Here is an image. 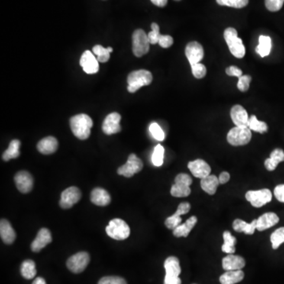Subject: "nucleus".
<instances>
[{
    "instance_id": "obj_22",
    "label": "nucleus",
    "mask_w": 284,
    "mask_h": 284,
    "mask_svg": "<svg viewBox=\"0 0 284 284\" xmlns=\"http://www.w3.org/2000/svg\"><path fill=\"white\" fill-rule=\"evenodd\" d=\"M58 140L54 137H47L40 140L37 149L42 154L50 155L56 153L58 149Z\"/></svg>"
},
{
    "instance_id": "obj_4",
    "label": "nucleus",
    "mask_w": 284,
    "mask_h": 284,
    "mask_svg": "<svg viewBox=\"0 0 284 284\" xmlns=\"http://www.w3.org/2000/svg\"><path fill=\"white\" fill-rule=\"evenodd\" d=\"M106 232L111 239L124 240L130 236V228L124 220L114 219L109 222V225L106 227Z\"/></svg>"
},
{
    "instance_id": "obj_1",
    "label": "nucleus",
    "mask_w": 284,
    "mask_h": 284,
    "mask_svg": "<svg viewBox=\"0 0 284 284\" xmlns=\"http://www.w3.org/2000/svg\"><path fill=\"white\" fill-rule=\"evenodd\" d=\"M69 125L75 137L81 140H86L90 136L93 122L87 114H79L70 119Z\"/></svg>"
},
{
    "instance_id": "obj_43",
    "label": "nucleus",
    "mask_w": 284,
    "mask_h": 284,
    "mask_svg": "<svg viewBox=\"0 0 284 284\" xmlns=\"http://www.w3.org/2000/svg\"><path fill=\"white\" fill-rule=\"evenodd\" d=\"M284 0H265V6L272 12L279 11L283 6Z\"/></svg>"
},
{
    "instance_id": "obj_48",
    "label": "nucleus",
    "mask_w": 284,
    "mask_h": 284,
    "mask_svg": "<svg viewBox=\"0 0 284 284\" xmlns=\"http://www.w3.org/2000/svg\"><path fill=\"white\" fill-rule=\"evenodd\" d=\"M191 208V205L190 203H181L180 205H179V207H178V208H177V211H175V215L178 216V217H181V216L184 215V214H186V213L189 212Z\"/></svg>"
},
{
    "instance_id": "obj_8",
    "label": "nucleus",
    "mask_w": 284,
    "mask_h": 284,
    "mask_svg": "<svg viewBox=\"0 0 284 284\" xmlns=\"http://www.w3.org/2000/svg\"><path fill=\"white\" fill-rule=\"evenodd\" d=\"M246 198L255 208H261L272 199V195L269 189H262L259 191H248L246 194Z\"/></svg>"
},
{
    "instance_id": "obj_37",
    "label": "nucleus",
    "mask_w": 284,
    "mask_h": 284,
    "mask_svg": "<svg viewBox=\"0 0 284 284\" xmlns=\"http://www.w3.org/2000/svg\"><path fill=\"white\" fill-rule=\"evenodd\" d=\"M163 155H164V148L161 145H157L155 147L152 156V161L155 166H162L163 163Z\"/></svg>"
},
{
    "instance_id": "obj_25",
    "label": "nucleus",
    "mask_w": 284,
    "mask_h": 284,
    "mask_svg": "<svg viewBox=\"0 0 284 284\" xmlns=\"http://www.w3.org/2000/svg\"><path fill=\"white\" fill-rule=\"evenodd\" d=\"M284 161V152L282 149H276L272 151L270 157L265 161V166L269 172H272L277 168L280 162Z\"/></svg>"
},
{
    "instance_id": "obj_7",
    "label": "nucleus",
    "mask_w": 284,
    "mask_h": 284,
    "mask_svg": "<svg viewBox=\"0 0 284 284\" xmlns=\"http://www.w3.org/2000/svg\"><path fill=\"white\" fill-rule=\"evenodd\" d=\"M132 40H133V52L134 56L141 57L147 54L150 49L149 47L150 42L148 35L144 30H135L132 36Z\"/></svg>"
},
{
    "instance_id": "obj_51",
    "label": "nucleus",
    "mask_w": 284,
    "mask_h": 284,
    "mask_svg": "<svg viewBox=\"0 0 284 284\" xmlns=\"http://www.w3.org/2000/svg\"><path fill=\"white\" fill-rule=\"evenodd\" d=\"M230 174L227 172H222L219 176V181L220 184H225L230 180Z\"/></svg>"
},
{
    "instance_id": "obj_11",
    "label": "nucleus",
    "mask_w": 284,
    "mask_h": 284,
    "mask_svg": "<svg viewBox=\"0 0 284 284\" xmlns=\"http://www.w3.org/2000/svg\"><path fill=\"white\" fill-rule=\"evenodd\" d=\"M81 198H82V193L80 190L75 186H71L62 193L59 205L64 209H68L77 204Z\"/></svg>"
},
{
    "instance_id": "obj_6",
    "label": "nucleus",
    "mask_w": 284,
    "mask_h": 284,
    "mask_svg": "<svg viewBox=\"0 0 284 284\" xmlns=\"http://www.w3.org/2000/svg\"><path fill=\"white\" fill-rule=\"evenodd\" d=\"M251 130L249 127H235L228 132L227 140L233 146H246L251 140Z\"/></svg>"
},
{
    "instance_id": "obj_35",
    "label": "nucleus",
    "mask_w": 284,
    "mask_h": 284,
    "mask_svg": "<svg viewBox=\"0 0 284 284\" xmlns=\"http://www.w3.org/2000/svg\"><path fill=\"white\" fill-rule=\"evenodd\" d=\"M271 243L274 250H277L281 244L284 243V227H279L271 235Z\"/></svg>"
},
{
    "instance_id": "obj_42",
    "label": "nucleus",
    "mask_w": 284,
    "mask_h": 284,
    "mask_svg": "<svg viewBox=\"0 0 284 284\" xmlns=\"http://www.w3.org/2000/svg\"><path fill=\"white\" fill-rule=\"evenodd\" d=\"M252 78L250 75H243L239 78L237 86L239 90L241 92H246L250 88V82H251Z\"/></svg>"
},
{
    "instance_id": "obj_44",
    "label": "nucleus",
    "mask_w": 284,
    "mask_h": 284,
    "mask_svg": "<svg viewBox=\"0 0 284 284\" xmlns=\"http://www.w3.org/2000/svg\"><path fill=\"white\" fill-rule=\"evenodd\" d=\"M181 223H182L181 217H178V216H175V214H173L172 217L167 218L166 221H165V225H166L168 229L175 230L176 227L181 225Z\"/></svg>"
},
{
    "instance_id": "obj_53",
    "label": "nucleus",
    "mask_w": 284,
    "mask_h": 284,
    "mask_svg": "<svg viewBox=\"0 0 284 284\" xmlns=\"http://www.w3.org/2000/svg\"><path fill=\"white\" fill-rule=\"evenodd\" d=\"M33 284H47L44 279L42 277H37L33 281Z\"/></svg>"
},
{
    "instance_id": "obj_13",
    "label": "nucleus",
    "mask_w": 284,
    "mask_h": 284,
    "mask_svg": "<svg viewBox=\"0 0 284 284\" xmlns=\"http://www.w3.org/2000/svg\"><path fill=\"white\" fill-rule=\"evenodd\" d=\"M80 65L88 75H93L99 71V61L90 51H85L80 59Z\"/></svg>"
},
{
    "instance_id": "obj_46",
    "label": "nucleus",
    "mask_w": 284,
    "mask_h": 284,
    "mask_svg": "<svg viewBox=\"0 0 284 284\" xmlns=\"http://www.w3.org/2000/svg\"><path fill=\"white\" fill-rule=\"evenodd\" d=\"M193 180L191 177L187 174L181 173L177 175L175 179V183L182 184V185H190L192 184Z\"/></svg>"
},
{
    "instance_id": "obj_26",
    "label": "nucleus",
    "mask_w": 284,
    "mask_h": 284,
    "mask_svg": "<svg viewBox=\"0 0 284 284\" xmlns=\"http://www.w3.org/2000/svg\"><path fill=\"white\" fill-rule=\"evenodd\" d=\"M256 224H257V220H253L251 223L248 224L244 220L237 219L233 222V229L237 232L245 233L246 234H253L255 230L256 229Z\"/></svg>"
},
{
    "instance_id": "obj_38",
    "label": "nucleus",
    "mask_w": 284,
    "mask_h": 284,
    "mask_svg": "<svg viewBox=\"0 0 284 284\" xmlns=\"http://www.w3.org/2000/svg\"><path fill=\"white\" fill-rule=\"evenodd\" d=\"M217 2L220 6H227L234 8H243L249 4V0H217Z\"/></svg>"
},
{
    "instance_id": "obj_39",
    "label": "nucleus",
    "mask_w": 284,
    "mask_h": 284,
    "mask_svg": "<svg viewBox=\"0 0 284 284\" xmlns=\"http://www.w3.org/2000/svg\"><path fill=\"white\" fill-rule=\"evenodd\" d=\"M149 131L156 140H159V141L164 140V133L158 123H151V125L149 126Z\"/></svg>"
},
{
    "instance_id": "obj_29",
    "label": "nucleus",
    "mask_w": 284,
    "mask_h": 284,
    "mask_svg": "<svg viewBox=\"0 0 284 284\" xmlns=\"http://www.w3.org/2000/svg\"><path fill=\"white\" fill-rule=\"evenodd\" d=\"M272 49V40L268 36H260L259 37V44L256 48V52L260 55L262 58L266 57L270 54Z\"/></svg>"
},
{
    "instance_id": "obj_47",
    "label": "nucleus",
    "mask_w": 284,
    "mask_h": 284,
    "mask_svg": "<svg viewBox=\"0 0 284 284\" xmlns=\"http://www.w3.org/2000/svg\"><path fill=\"white\" fill-rule=\"evenodd\" d=\"M173 38L171 36L161 34L160 35V37H159V43H158L163 49H168V48H170L173 44Z\"/></svg>"
},
{
    "instance_id": "obj_3",
    "label": "nucleus",
    "mask_w": 284,
    "mask_h": 284,
    "mask_svg": "<svg viewBox=\"0 0 284 284\" xmlns=\"http://www.w3.org/2000/svg\"><path fill=\"white\" fill-rule=\"evenodd\" d=\"M224 36L230 53L238 59L244 57L246 55V48L242 39L238 37L237 30L231 27L226 29Z\"/></svg>"
},
{
    "instance_id": "obj_20",
    "label": "nucleus",
    "mask_w": 284,
    "mask_h": 284,
    "mask_svg": "<svg viewBox=\"0 0 284 284\" xmlns=\"http://www.w3.org/2000/svg\"><path fill=\"white\" fill-rule=\"evenodd\" d=\"M256 220H257L256 230L259 231H263V230H267L277 224L279 223V218L276 213L267 212L261 216Z\"/></svg>"
},
{
    "instance_id": "obj_41",
    "label": "nucleus",
    "mask_w": 284,
    "mask_h": 284,
    "mask_svg": "<svg viewBox=\"0 0 284 284\" xmlns=\"http://www.w3.org/2000/svg\"><path fill=\"white\" fill-rule=\"evenodd\" d=\"M191 69H192L193 75L198 79H201L206 75V67L205 65L201 64V63L191 65Z\"/></svg>"
},
{
    "instance_id": "obj_30",
    "label": "nucleus",
    "mask_w": 284,
    "mask_h": 284,
    "mask_svg": "<svg viewBox=\"0 0 284 284\" xmlns=\"http://www.w3.org/2000/svg\"><path fill=\"white\" fill-rule=\"evenodd\" d=\"M21 146L20 140H13L9 145L8 149L5 151V153L3 155V159L5 161H9L10 159H16L20 156L19 148Z\"/></svg>"
},
{
    "instance_id": "obj_24",
    "label": "nucleus",
    "mask_w": 284,
    "mask_h": 284,
    "mask_svg": "<svg viewBox=\"0 0 284 284\" xmlns=\"http://www.w3.org/2000/svg\"><path fill=\"white\" fill-rule=\"evenodd\" d=\"M197 223H198V218L193 216L186 220L185 224H181L179 227H176L175 230H173L174 236L177 238L187 237L191 230L196 225Z\"/></svg>"
},
{
    "instance_id": "obj_15",
    "label": "nucleus",
    "mask_w": 284,
    "mask_h": 284,
    "mask_svg": "<svg viewBox=\"0 0 284 284\" xmlns=\"http://www.w3.org/2000/svg\"><path fill=\"white\" fill-rule=\"evenodd\" d=\"M14 181L17 189L22 194H27L33 190V178L28 172L21 171L16 174Z\"/></svg>"
},
{
    "instance_id": "obj_12",
    "label": "nucleus",
    "mask_w": 284,
    "mask_h": 284,
    "mask_svg": "<svg viewBox=\"0 0 284 284\" xmlns=\"http://www.w3.org/2000/svg\"><path fill=\"white\" fill-rule=\"evenodd\" d=\"M120 120H121V115L119 113L113 112L108 114L103 123L102 130L104 134L111 135L121 131Z\"/></svg>"
},
{
    "instance_id": "obj_10",
    "label": "nucleus",
    "mask_w": 284,
    "mask_h": 284,
    "mask_svg": "<svg viewBox=\"0 0 284 284\" xmlns=\"http://www.w3.org/2000/svg\"><path fill=\"white\" fill-rule=\"evenodd\" d=\"M142 168H143V163L141 160L133 153L129 156L127 163L120 167L117 172L120 175H123L127 178H131L135 174L140 172Z\"/></svg>"
},
{
    "instance_id": "obj_34",
    "label": "nucleus",
    "mask_w": 284,
    "mask_h": 284,
    "mask_svg": "<svg viewBox=\"0 0 284 284\" xmlns=\"http://www.w3.org/2000/svg\"><path fill=\"white\" fill-rule=\"evenodd\" d=\"M191 194V190L188 185L175 183L171 189V194L175 198H185Z\"/></svg>"
},
{
    "instance_id": "obj_31",
    "label": "nucleus",
    "mask_w": 284,
    "mask_h": 284,
    "mask_svg": "<svg viewBox=\"0 0 284 284\" xmlns=\"http://www.w3.org/2000/svg\"><path fill=\"white\" fill-rule=\"evenodd\" d=\"M224 237V245L222 246V251L228 254H233L235 252V244L237 243L236 238L231 235L230 231H224L223 234Z\"/></svg>"
},
{
    "instance_id": "obj_32",
    "label": "nucleus",
    "mask_w": 284,
    "mask_h": 284,
    "mask_svg": "<svg viewBox=\"0 0 284 284\" xmlns=\"http://www.w3.org/2000/svg\"><path fill=\"white\" fill-rule=\"evenodd\" d=\"M21 274L25 279H33L37 275V269H36L35 262L32 260H26L23 262L21 266Z\"/></svg>"
},
{
    "instance_id": "obj_50",
    "label": "nucleus",
    "mask_w": 284,
    "mask_h": 284,
    "mask_svg": "<svg viewBox=\"0 0 284 284\" xmlns=\"http://www.w3.org/2000/svg\"><path fill=\"white\" fill-rule=\"evenodd\" d=\"M274 194L278 201L284 203V184L278 185L274 190Z\"/></svg>"
},
{
    "instance_id": "obj_17",
    "label": "nucleus",
    "mask_w": 284,
    "mask_h": 284,
    "mask_svg": "<svg viewBox=\"0 0 284 284\" xmlns=\"http://www.w3.org/2000/svg\"><path fill=\"white\" fill-rule=\"evenodd\" d=\"M52 237L51 234L50 230L47 228H41L39 230L37 237L34 239V241L32 243V251L37 253L40 250H43L49 243H52Z\"/></svg>"
},
{
    "instance_id": "obj_19",
    "label": "nucleus",
    "mask_w": 284,
    "mask_h": 284,
    "mask_svg": "<svg viewBox=\"0 0 284 284\" xmlns=\"http://www.w3.org/2000/svg\"><path fill=\"white\" fill-rule=\"evenodd\" d=\"M223 269L225 271L241 270L245 267L246 262L242 256L229 254L223 259Z\"/></svg>"
},
{
    "instance_id": "obj_28",
    "label": "nucleus",
    "mask_w": 284,
    "mask_h": 284,
    "mask_svg": "<svg viewBox=\"0 0 284 284\" xmlns=\"http://www.w3.org/2000/svg\"><path fill=\"white\" fill-rule=\"evenodd\" d=\"M245 274L242 270L227 271L220 278L221 284H235L244 279Z\"/></svg>"
},
{
    "instance_id": "obj_33",
    "label": "nucleus",
    "mask_w": 284,
    "mask_h": 284,
    "mask_svg": "<svg viewBox=\"0 0 284 284\" xmlns=\"http://www.w3.org/2000/svg\"><path fill=\"white\" fill-rule=\"evenodd\" d=\"M248 127L253 131L258 132L263 134L268 131L267 123L265 122L259 121L255 115H251L248 122Z\"/></svg>"
},
{
    "instance_id": "obj_40",
    "label": "nucleus",
    "mask_w": 284,
    "mask_h": 284,
    "mask_svg": "<svg viewBox=\"0 0 284 284\" xmlns=\"http://www.w3.org/2000/svg\"><path fill=\"white\" fill-rule=\"evenodd\" d=\"M152 31L148 34L149 42L151 44H156L159 43V37H160V33H159V27L156 23H153L151 25Z\"/></svg>"
},
{
    "instance_id": "obj_52",
    "label": "nucleus",
    "mask_w": 284,
    "mask_h": 284,
    "mask_svg": "<svg viewBox=\"0 0 284 284\" xmlns=\"http://www.w3.org/2000/svg\"><path fill=\"white\" fill-rule=\"evenodd\" d=\"M151 2L157 7H163L168 4V0H151Z\"/></svg>"
},
{
    "instance_id": "obj_45",
    "label": "nucleus",
    "mask_w": 284,
    "mask_h": 284,
    "mask_svg": "<svg viewBox=\"0 0 284 284\" xmlns=\"http://www.w3.org/2000/svg\"><path fill=\"white\" fill-rule=\"evenodd\" d=\"M98 284H127L125 279L119 276H106L99 281Z\"/></svg>"
},
{
    "instance_id": "obj_2",
    "label": "nucleus",
    "mask_w": 284,
    "mask_h": 284,
    "mask_svg": "<svg viewBox=\"0 0 284 284\" xmlns=\"http://www.w3.org/2000/svg\"><path fill=\"white\" fill-rule=\"evenodd\" d=\"M153 82V75L146 69L133 71L127 78V90L130 93H134L141 87L149 85Z\"/></svg>"
},
{
    "instance_id": "obj_16",
    "label": "nucleus",
    "mask_w": 284,
    "mask_h": 284,
    "mask_svg": "<svg viewBox=\"0 0 284 284\" xmlns=\"http://www.w3.org/2000/svg\"><path fill=\"white\" fill-rule=\"evenodd\" d=\"M188 168L193 175L198 179H204L211 173V168L208 163L201 159L189 162Z\"/></svg>"
},
{
    "instance_id": "obj_14",
    "label": "nucleus",
    "mask_w": 284,
    "mask_h": 284,
    "mask_svg": "<svg viewBox=\"0 0 284 284\" xmlns=\"http://www.w3.org/2000/svg\"><path fill=\"white\" fill-rule=\"evenodd\" d=\"M185 53L191 66L199 63L204 57V49L201 43L197 41L190 42L185 47Z\"/></svg>"
},
{
    "instance_id": "obj_18",
    "label": "nucleus",
    "mask_w": 284,
    "mask_h": 284,
    "mask_svg": "<svg viewBox=\"0 0 284 284\" xmlns=\"http://www.w3.org/2000/svg\"><path fill=\"white\" fill-rule=\"evenodd\" d=\"M230 117L236 127H248V122L250 118L243 106L239 104L233 106L230 110Z\"/></svg>"
},
{
    "instance_id": "obj_49",
    "label": "nucleus",
    "mask_w": 284,
    "mask_h": 284,
    "mask_svg": "<svg viewBox=\"0 0 284 284\" xmlns=\"http://www.w3.org/2000/svg\"><path fill=\"white\" fill-rule=\"evenodd\" d=\"M226 74L228 76L237 77L239 78L243 76V71L235 66H230L227 67L226 69Z\"/></svg>"
},
{
    "instance_id": "obj_9",
    "label": "nucleus",
    "mask_w": 284,
    "mask_h": 284,
    "mask_svg": "<svg viewBox=\"0 0 284 284\" xmlns=\"http://www.w3.org/2000/svg\"><path fill=\"white\" fill-rule=\"evenodd\" d=\"M89 261H90V257L88 253L79 252L68 259L66 266L69 270L74 273H81L86 269Z\"/></svg>"
},
{
    "instance_id": "obj_5",
    "label": "nucleus",
    "mask_w": 284,
    "mask_h": 284,
    "mask_svg": "<svg viewBox=\"0 0 284 284\" xmlns=\"http://www.w3.org/2000/svg\"><path fill=\"white\" fill-rule=\"evenodd\" d=\"M166 270L164 284H181L182 280L179 278L181 273L180 263L175 256H169L164 262Z\"/></svg>"
},
{
    "instance_id": "obj_23",
    "label": "nucleus",
    "mask_w": 284,
    "mask_h": 284,
    "mask_svg": "<svg viewBox=\"0 0 284 284\" xmlns=\"http://www.w3.org/2000/svg\"><path fill=\"white\" fill-rule=\"evenodd\" d=\"M0 236L6 244L11 245L16 239V233L11 224L7 220L0 222Z\"/></svg>"
},
{
    "instance_id": "obj_36",
    "label": "nucleus",
    "mask_w": 284,
    "mask_h": 284,
    "mask_svg": "<svg viewBox=\"0 0 284 284\" xmlns=\"http://www.w3.org/2000/svg\"><path fill=\"white\" fill-rule=\"evenodd\" d=\"M92 52L97 56V60L99 63H106L110 59V52L108 49H104L103 46L96 45L92 49Z\"/></svg>"
},
{
    "instance_id": "obj_54",
    "label": "nucleus",
    "mask_w": 284,
    "mask_h": 284,
    "mask_svg": "<svg viewBox=\"0 0 284 284\" xmlns=\"http://www.w3.org/2000/svg\"><path fill=\"white\" fill-rule=\"evenodd\" d=\"M108 49V52H110V53H111V52H113V49H112V48L108 47V49Z\"/></svg>"
},
{
    "instance_id": "obj_21",
    "label": "nucleus",
    "mask_w": 284,
    "mask_h": 284,
    "mask_svg": "<svg viewBox=\"0 0 284 284\" xmlns=\"http://www.w3.org/2000/svg\"><path fill=\"white\" fill-rule=\"evenodd\" d=\"M91 201L98 206H107L111 203V196L102 188H96L91 193Z\"/></svg>"
},
{
    "instance_id": "obj_27",
    "label": "nucleus",
    "mask_w": 284,
    "mask_h": 284,
    "mask_svg": "<svg viewBox=\"0 0 284 284\" xmlns=\"http://www.w3.org/2000/svg\"><path fill=\"white\" fill-rule=\"evenodd\" d=\"M220 181L216 175H208L201 179V186L203 191L209 195H214L220 185Z\"/></svg>"
}]
</instances>
